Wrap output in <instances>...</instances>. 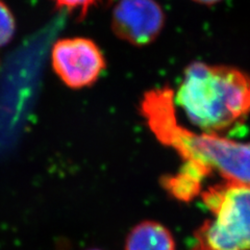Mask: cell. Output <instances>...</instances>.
Returning a JSON list of instances; mask_svg holds the SVG:
<instances>
[{
  "label": "cell",
  "instance_id": "cell-1",
  "mask_svg": "<svg viewBox=\"0 0 250 250\" xmlns=\"http://www.w3.org/2000/svg\"><path fill=\"white\" fill-rule=\"evenodd\" d=\"M141 112L160 142L173 148L185 161L201 163L225 182L250 189V143L209 132L197 135L182 126L175 114L174 92L169 87L147 92Z\"/></svg>",
  "mask_w": 250,
  "mask_h": 250
},
{
  "label": "cell",
  "instance_id": "cell-2",
  "mask_svg": "<svg viewBox=\"0 0 250 250\" xmlns=\"http://www.w3.org/2000/svg\"><path fill=\"white\" fill-rule=\"evenodd\" d=\"M174 100L191 123L217 134L250 113V76L234 68L194 62L185 70Z\"/></svg>",
  "mask_w": 250,
  "mask_h": 250
},
{
  "label": "cell",
  "instance_id": "cell-3",
  "mask_svg": "<svg viewBox=\"0 0 250 250\" xmlns=\"http://www.w3.org/2000/svg\"><path fill=\"white\" fill-rule=\"evenodd\" d=\"M213 214L194 233L190 250H250V189L224 182L201 194Z\"/></svg>",
  "mask_w": 250,
  "mask_h": 250
},
{
  "label": "cell",
  "instance_id": "cell-4",
  "mask_svg": "<svg viewBox=\"0 0 250 250\" xmlns=\"http://www.w3.org/2000/svg\"><path fill=\"white\" fill-rule=\"evenodd\" d=\"M51 64L62 82L72 89L92 85L106 66L97 44L82 37L57 41L52 47Z\"/></svg>",
  "mask_w": 250,
  "mask_h": 250
},
{
  "label": "cell",
  "instance_id": "cell-5",
  "mask_svg": "<svg viewBox=\"0 0 250 250\" xmlns=\"http://www.w3.org/2000/svg\"><path fill=\"white\" fill-rule=\"evenodd\" d=\"M164 25L165 14L155 0H119L112 15L114 34L135 46L155 41Z\"/></svg>",
  "mask_w": 250,
  "mask_h": 250
},
{
  "label": "cell",
  "instance_id": "cell-6",
  "mask_svg": "<svg viewBox=\"0 0 250 250\" xmlns=\"http://www.w3.org/2000/svg\"><path fill=\"white\" fill-rule=\"evenodd\" d=\"M212 174V170L201 163L185 161L175 174L161 178V185L176 200L189 202L201 193L203 179Z\"/></svg>",
  "mask_w": 250,
  "mask_h": 250
},
{
  "label": "cell",
  "instance_id": "cell-7",
  "mask_svg": "<svg viewBox=\"0 0 250 250\" xmlns=\"http://www.w3.org/2000/svg\"><path fill=\"white\" fill-rule=\"evenodd\" d=\"M125 250H175V241L170 230L161 223L144 221L130 230Z\"/></svg>",
  "mask_w": 250,
  "mask_h": 250
},
{
  "label": "cell",
  "instance_id": "cell-8",
  "mask_svg": "<svg viewBox=\"0 0 250 250\" xmlns=\"http://www.w3.org/2000/svg\"><path fill=\"white\" fill-rule=\"evenodd\" d=\"M16 21L10 7L0 0V47L9 44L15 35Z\"/></svg>",
  "mask_w": 250,
  "mask_h": 250
},
{
  "label": "cell",
  "instance_id": "cell-9",
  "mask_svg": "<svg viewBox=\"0 0 250 250\" xmlns=\"http://www.w3.org/2000/svg\"><path fill=\"white\" fill-rule=\"evenodd\" d=\"M103 1L104 0H54L59 10H66L69 12L80 10L81 18H84L92 6Z\"/></svg>",
  "mask_w": 250,
  "mask_h": 250
},
{
  "label": "cell",
  "instance_id": "cell-10",
  "mask_svg": "<svg viewBox=\"0 0 250 250\" xmlns=\"http://www.w3.org/2000/svg\"><path fill=\"white\" fill-rule=\"evenodd\" d=\"M195 2H198L201 4H207V5H210V4H215L219 1H221V0H194Z\"/></svg>",
  "mask_w": 250,
  "mask_h": 250
},
{
  "label": "cell",
  "instance_id": "cell-11",
  "mask_svg": "<svg viewBox=\"0 0 250 250\" xmlns=\"http://www.w3.org/2000/svg\"><path fill=\"white\" fill-rule=\"evenodd\" d=\"M91 250H99V249H91Z\"/></svg>",
  "mask_w": 250,
  "mask_h": 250
}]
</instances>
